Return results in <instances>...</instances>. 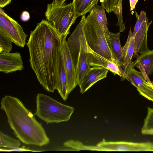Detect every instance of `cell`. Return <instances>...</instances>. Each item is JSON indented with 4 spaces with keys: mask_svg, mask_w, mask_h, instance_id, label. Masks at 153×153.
Listing matches in <instances>:
<instances>
[{
    "mask_svg": "<svg viewBox=\"0 0 153 153\" xmlns=\"http://www.w3.org/2000/svg\"><path fill=\"white\" fill-rule=\"evenodd\" d=\"M67 36H62L61 49L69 94L78 85V82L74 65L67 42Z\"/></svg>",
    "mask_w": 153,
    "mask_h": 153,
    "instance_id": "10",
    "label": "cell"
},
{
    "mask_svg": "<svg viewBox=\"0 0 153 153\" xmlns=\"http://www.w3.org/2000/svg\"><path fill=\"white\" fill-rule=\"evenodd\" d=\"M120 32L114 33L110 32L109 39L111 51L118 63L123 66V57L122 48L120 41Z\"/></svg>",
    "mask_w": 153,
    "mask_h": 153,
    "instance_id": "18",
    "label": "cell"
},
{
    "mask_svg": "<svg viewBox=\"0 0 153 153\" xmlns=\"http://www.w3.org/2000/svg\"><path fill=\"white\" fill-rule=\"evenodd\" d=\"M153 129V108L148 106L147 114L144 119L141 131Z\"/></svg>",
    "mask_w": 153,
    "mask_h": 153,
    "instance_id": "23",
    "label": "cell"
},
{
    "mask_svg": "<svg viewBox=\"0 0 153 153\" xmlns=\"http://www.w3.org/2000/svg\"><path fill=\"white\" fill-rule=\"evenodd\" d=\"M56 90L63 100L65 101L69 94L68 89L66 75L61 48L58 57L56 74Z\"/></svg>",
    "mask_w": 153,
    "mask_h": 153,
    "instance_id": "15",
    "label": "cell"
},
{
    "mask_svg": "<svg viewBox=\"0 0 153 153\" xmlns=\"http://www.w3.org/2000/svg\"><path fill=\"white\" fill-rule=\"evenodd\" d=\"M12 0H0V7L2 8L9 4Z\"/></svg>",
    "mask_w": 153,
    "mask_h": 153,
    "instance_id": "25",
    "label": "cell"
},
{
    "mask_svg": "<svg viewBox=\"0 0 153 153\" xmlns=\"http://www.w3.org/2000/svg\"><path fill=\"white\" fill-rule=\"evenodd\" d=\"M24 68L21 56L19 52L0 53V71L7 74Z\"/></svg>",
    "mask_w": 153,
    "mask_h": 153,
    "instance_id": "12",
    "label": "cell"
},
{
    "mask_svg": "<svg viewBox=\"0 0 153 153\" xmlns=\"http://www.w3.org/2000/svg\"><path fill=\"white\" fill-rule=\"evenodd\" d=\"M153 87V86H152Z\"/></svg>",
    "mask_w": 153,
    "mask_h": 153,
    "instance_id": "30",
    "label": "cell"
},
{
    "mask_svg": "<svg viewBox=\"0 0 153 153\" xmlns=\"http://www.w3.org/2000/svg\"><path fill=\"white\" fill-rule=\"evenodd\" d=\"M87 44V53L88 63L90 67H101L111 72L114 75L117 74L124 80L123 66L118 62L112 61L100 56L92 51Z\"/></svg>",
    "mask_w": 153,
    "mask_h": 153,
    "instance_id": "9",
    "label": "cell"
},
{
    "mask_svg": "<svg viewBox=\"0 0 153 153\" xmlns=\"http://www.w3.org/2000/svg\"><path fill=\"white\" fill-rule=\"evenodd\" d=\"M137 17V21L132 34L134 39V55L141 54L149 51L147 34L149 27L152 22L148 23L146 12L142 11Z\"/></svg>",
    "mask_w": 153,
    "mask_h": 153,
    "instance_id": "8",
    "label": "cell"
},
{
    "mask_svg": "<svg viewBox=\"0 0 153 153\" xmlns=\"http://www.w3.org/2000/svg\"><path fill=\"white\" fill-rule=\"evenodd\" d=\"M66 0H54L53 1L56 5L59 6L64 4Z\"/></svg>",
    "mask_w": 153,
    "mask_h": 153,
    "instance_id": "27",
    "label": "cell"
},
{
    "mask_svg": "<svg viewBox=\"0 0 153 153\" xmlns=\"http://www.w3.org/2000/svg\"><path fill=\"white\" fill-rule=\"evenodd\" d=\"M61 37L51 22L42 20L31 31L27 43L31 67L43 88L52 93L56 90L57 64Z\"/></svg>",
    "mask_w": 153,
    "mask_h": 153,
    "instance_id": "1",
    "label": "cell"
},
{
    "mask_svg": "<svg viewBox=\"0 0 153 153\" xmlns=\"http://www.w3.org/2000/svg\"><path fill=\"white\" fill-rule=\"evenodd\" d=\"M134 39L130 28L126 42L122 47L124 79H126L132 67V59L134 53Z\"/></svg>",
    "mask_w": 153,
    "mask_h": 153,
    "instance_id": "16",
    "label": "cell"
},
{
    "mask_svg": "<svg viewBox=\"0 0 153 153\" xmlns=\"http://www.w3.org/2000/svg\"><path fill=\"white\" fill-rule=\"evenodd\" d=\"M99 0H73L72 2L77 17L90 12L94 6L97 4Z\"/></svg>",
    "mask_w": 153,
    "mask_h": 153,
    "instance_id": "20",
    "label": "cell"
},
{
    "mask_svg": "<svg viewBox=\"0 0 153 153\" xmlns=\"http://www.w3.org/2000/svg\"><path fill=\"white\" fill-rule=\"evenodd\" d=\"M0 30L2 31L17 46L24 47L27 36L22 27L2 10H0Z\"/></svg>",
    "mask_w": 153,
    "mask_h": 153,
    "instance_id": "7",
    "label": "cell"
},
{
    "mask_svg": "<svg viewBox=\"0 0 153 153\" xmlns=\"http://www.w3.org/2000/svg\"><path fill=\"white\" fill-rule=\"evenodd\" d=\"M1 105V109L4 111L14 134L23 143L39 146L49 143L42 123L19 99L5 95L2 98Z\"/></svg>",
    "mask_w": 153,
    "mask_h": 153,
    "instance_id": "2",
    "label": "cell"
},
{
    "mask_svg": "<svg viewBox=\"0 0 153 153\" xmlns=\"http://www.w3.org/2000/svg\"><path fill=\"white\" fill-rule=\"evenodd\" d=\"M30 18V15L29 13L27 11H23L20 16L21 20L24 22L28 21Z\"/></svg>",
    "mask_w": 153,
    "mask_h": 153,
    "instance_id": "24",
    "label": "cell"
},
{
    "mask_svg": "<svg viewBox=\"0 0 153 153\" xmlns=\"http://www.w3.org/2000/svg\"><path fill=\"white\" fill-rule=\"evenodd\" d=\"M86 18L85 15L82 16L80 22L67 40L75 70L78 85L90 68L87 60V44L83 31Z\"/></svg>",
    "mask_w": 153,
    "mask_h": 153,
    "instance_id": "4",
    "label": "cell"
},
{
    "mask_svg": "<svg viewBox=\"0 0 153 153\" xmlns=\"http://www.w3.org/2000/svg\"><path fill=\"white\" fill-rule=\"evenodd\" d=\"M12 42L10 39L0 30V53H10L12 49Z\"/></svg>",
    "mask_w": 153,
    "mask_h": 153,
    "instance_id": "22",
    "label": "cell"
},
{
    "mask_svg": "<svg viewBox=\"0 0 153 153\" xmlns=\"http://www.w3.org/2000/svg\"><path fill=\"white\" fill-rule=\"evenodd\" d=\"M136 60L132 62V67L138 68L145 78L150 84L149 76L153 74V50L134 55Z\"/></svg>",
    "mask_w": 153,
    "mask_h": 153,
    "instance_id": "14",
    "label": "cell"
},
{
    "mask_svg": "<svg viewBox=\"0 0 153 153\" xmlns=\"http://www.w3.org/2000/svg\"><path fill=\"white\" fill-rule=\"evenodd\" d=\"M122 0H100L101 2L103 3L105 9L108 13L113 11L116 15L118 19L117 25H119L120 28L125 26L122 19Z\"/></svg>",
    "mask_w": 153,
    "mask_h": 153,
    "instance_id": "17",
    "label": "cell"
},
{
    "mask_svg": "<svg viewBox=\"0 0 153 153\" xmlns=\"http://www.w3.org/2000/svg\"><path fill=\"white\" fill-rule=\"evenodd\" d=\"M20 140H16L4 134L0 131V147H4L7 149H2V150L12 151H22L27 150L24 147L19 148Z\"/></svg>",
    "mask_w": 153,
    "mask_h": 153,
    "instance_id": "19",
    "label": "cell"
},
{
    "mask_svg": "<svg viewBox=\"0 0 153 153\" xmlns=\"http://www.w3.org/2000/svg\"><path fill=\"white\" fill-rule=\"evenodd\" d=\"M36 105L35 114L47 124L68 121L74 110L73 107L62 104L42 93L36 96Z\"/></svg>",
    "mask_w": 153,
    "mask_h": 153,
    "instance_id": "5",
    "label": "cell"
},
{
    "mask_svg": "<svg viewBox=\"0 0 153 153\" xmlns=\"http://www.w3.org/2000/svg\"><path fill=\"white\" fill-rule=\"evenodd\" d=\"M83 31L87 44L92 51L109 60L118 62L111 49L109 37L102 29L92 9L85 18Z\"/></svg>",
    "mask_w": 153,
    "mask_h": 153,
    "instance_id": "3",
    "label": "cell"
},
{
    "mask_svg": "<svg viewBox=\"0 0 153 153\" xmlns=\"http://www.w3.org/2000/svg\"><path fill=\"white\" fill-rule=\"evenodd\" d=\"M100 5L96 4L92 9L95 12L97 19L101 27L107 36L109 37L110 32L107 26V21L105 12V8L102 2Z\"/></svg>",
    "mask_w": 153,
    "mask_h": 153,
    "instance_id": "21",
    "label": "cell"
},
{
    "mask_svg": "<svg viewBox=\"0 0 153 153\" xmlns=\"http://www.w3.org/2000/svg\"><path fill=\"white\" fill-rule=\"evenodd\" d=\"M108 70L101 67H92L86 72L82 80L78 85L80 92L83 94L98 81L107 77Z\"/></svg>",
    "mask_w": 153,
    "mask_h": 153,
    "instance_id": "13",
    "label": "cell"
},
{
    "mask_svg": "<svg viewBox=\"0 0 153 153\" xmlns=\"http://www.w3.org/2000/svg\"><path fill=\"white\" fill-rule=\"evenodd\" d=\"M126 79L137 88L140 95L153 102V87L144 77L141 72L132 67Z\"/></svg>",
    "mask_w": 153,
    "mask_h": 153,
    "instance_id": "11",
    "label": "cell"
},
{
    "mask_svg": "<svg viewBox=\"0 0 153 153\" xmlns=\"http://www.w3.org/2000/svg\"><path fill=\"white\" fill-rule=\"evenodd\" d=\"M45 15L61 36L68 35L77 18L73 2L57 6L53 2L47 5Z\"/></svg>",
    "mask_w": 153,
    "mask_h": 153,
    "instance_id": "6",
    "label": "cell"
},
{
    "mask_svg": "<svg viewBox=\"0 0 153 153\" xmlns=\"http://www.w3.org/2000/svg\"><path fill=\"white\" fill-rule=\"evenodd\" d=\"M138 0H129L130 10H132L134 8Z\"/></svg>",
    "mask_w": 153,
    "mask_h": 153,
    "instance_id": "26",
    "label": "cell"
},
{
    "mask_svg": "<svg viewBox=\"0 0 153 153\" xmlns=\"http://www.w3.org/2000/svg\"><path fill=\"white\" fill-rule=\"evenodd\" d=\"M143 134L153 135V129L141 131Z\"/></svg>",
    "mask_w": 153,
    "mask_h": 153,
    "instance_id": "28",
    "label": "cell"
},
{
    "mask_svg": "<svg viewBox=\"0 0 153 153\" xmlns=\"http://www.w3.org/2000/svg\"><path fill=\"white\" fill-rule=\"evenodd\" d=\"M152 86H153V81L152 82Z\"/></svg>",
    "mask_w": 153,
    "mask_h": 153,
    "instance_id": "29",
    "label": "cell"
}]
</instances>
